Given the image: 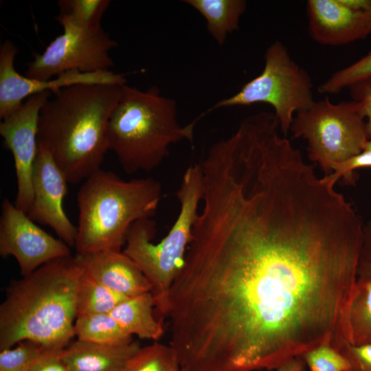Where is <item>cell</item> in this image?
Returning a JSON list of instances; mask_svg holds the SVG:
<instances>
[{"mask_svg":"<svg viewBox=\"0 0 371 371\" xmlns=\"http://www.w3.org/2000/svg\"><path fill=\"white\" fill-rule=\"evenodd\" d=\"M74 335L78 340L97 344L125 345L133 341V336L120 326L111 313L77 317Z\"/></svg>","mask_w":371,"mask_h":371,"instance_id":"cell-20","label":"cell"},{"mask_svg":"<svg viewBox=\"0 0 371 371\" xmlns=\"http://www.w3.org/2000/svg\"><path fill=\"white\" fill-rule=\"evenodd\" d=\"M205 19L211 36L220 45L227 36L238 29L240 19L246 10L244 0H185Z\"/></svg>","mask_w":371,"mask_h":371,"instance_id":"cell-18","label":"cell"},{"mask_svg":"<svg viewBox=\"0 0 371 371\" xmlns=\"http://www.w3.org/2000/svg\"><path fill=\"white\" fill-rule=\"evenodd\" d=\"M18 48L10 41L0 46V118L3 120L17 111L32 95L45 91L52 93L63 88L76 85L126 84L122 74L111 70L95 72L66 71L55 78L46 80H35L19 74L14 68V58Z\"/></svg>","mask_w":371,"mask_h":371,"instance_id":"cell-11","label":"cell"},{"mask_svg":"<svg viewBox=\"0 0 371 371\" xmlns=\"http://www.w3.org/2000/svg\"><path fill=\"white\" fill-rule=\"evenodd\" d=\"M357 278L371 279V219L363 227Z\"/></svg>","mask_w":371,"mask_h":371,"instance_id":"cell-30","label":"cell"},{"mask_svg":"<svg viewBox=\"0 0 371 371\" xmlns=\"http://www.w3.org/2000/svg\"><path fill=\"white\" fill-rule=\"evenodd\" d=\"M300 357L309 371H348L349 369L344 356L328 344L315 347Z\"/></svg>","mask_w":371,"mask_h":371,"instance_id":"cell-26","label":"cell"},{"mask_svg":"<svg viewBox=\"0 0 371 371\" xmlns=\"http://www.w3.org/2000/svg\"><path fill=\"white\" fill-rule=\"evenodd\" d=\"M52 92L28 98L14 113L2 120L0 135L12 154L16 176L14 205L25 213L32 203V177L38 153V125L41 109Z\"/></svg>","mask_w":371,"mask_h":371,"instance_id":"cell-12","label":"cell"},{"mask_svg":"<svg viewBox=\"0 0 371 371\" xmlns=\"http://www.w3.org/2000/svg\"><path fill=\"white\" fill-rule=\"evenodd\" d=\"M140 347L135 341L110 345L77 339L63 349L60 357L71 371H124Z\"/></svg>","mask_w":371,"mask_h":371,"instance_id":"cell-16","label":"cell"},{"mask_svg":"<svg viewBox=\"0 0 371 371\" xmlns=\"http://www.w3.org/2000/svg\"><path fill=\"white\" fill-rule=\"evenodd\" d=\"M273 371H306V366L301 357H297Z\"/></svg>","mask_w":371,"mask_h":371,"instance_id":"cell-32","label":"cell"},{"mask_svg":"<svg viewBox=\"0 0 371 371\" xmlns=\"http://www.w3.org/2000/svg\"><path fill=\"white\" fill-rule=\"evenodd\" d=\"M362 168H371V150H364L361 153L338 164L333 172L327 176L335 183H337L341 177L348 178V180L352 181L353 171Z\"/></svg>","mask_w":371,"mask_h":371,"instance_id":"cell-29","label":"cell"},{"mask_svg":"<svg viewBox=\"0 0 371 371\" xmlns=\"http://www.w3.org/2000/svg\"><path fill=\"white\" fill-rule=\"evenodd\" d=\"M161 198V184L153 178L126 181L113 172L97 170L78 192L77 254L122 251L131 226L152 218Z\"/></svg>","mask_w":371,"mask_h":371,"instance_id":"cell-5","label":"cell"},{"mask_svg":"<svg viewBox=\"0 0 371 371\" xmlns=\"http://www.w3.org/2000/svg\"><path fill=\"white\" fill-rule=\"evenodd\" d=\"M371 78V52L352 64L333 74L320 85L322 94H335L354 84Z\"/></svg>","mask_w":371,"mask_h":371,"instance_id":"cell-25","label":"cell"},{"mask_svg":"<svg viewBox=\"0 0 371 371\" xmlns=\"http://www.w3.org/2000/svg\"><path fill=\"white\" fill-rule=\"evenodd\" d=\"M67 181L49 150L38 142L32 177L33 200L27 215L34 222L52 227L69 246H74L75 227L63 207Z\"/></svg>","mask_w":371,"mask_h":371,"instance_id":"cell-14","label":"cell"},{"mask_svg":"<svg viewBox=\"0 0 371 371\" xmlns=\"http://www.w3.org/2000/svg\"><path fill=\"white\" fill-rule=\"evenodd\" d=\"M82 269L75 256L47 262L12 280L0 305V350L31 340L62 350L75 336L77 289Z\"/></svg>","mask_w":371,"mask_h":371,"instance_id":"cell-2","label":"cell"},{"mask_svg":"<svg viewBox=\"0 0 371 371\" xmlns=\"http://www.w3.org/2000/svg\"><path fill=\"white\" fill-rule=\"evenodd\" d=\"M308 27L317 43L346 45L371 34V0H308Z\"/></svg>","mask_w":371,"mask_h":371,"instance_id":"cell-13","label":"cell"},{"mask_svg":"<svg viewBox=\"0 0 371 371\" xmlns=\"http://www.w3.org/2000/svg\"><path fill=\"white\" fill-rule=\"evenodd\" d=\"M196 123L180 125L176 102L161 95L156 86L140 90L125 84L109 120L108 148L126 173L151 171L168 155L172 144L193 142Z\"/></svg>","mask_w":371,"mask_h":371,"instance_id":"cell-4","label":"cell"},{"mask_svg":"<svg viewBox=\"0 0 371 371\" xmlns=\"http://www.w3.org/2000/svg\"><path fill=\"white\" fill-rule=\"evenodd\" d=\"M0 255L14 257L22 276H27L42 265L70 256V249L40 228L14 203L4 199L0 218Z\"/></svg>","mask_w":371,"mask_h":371,"instance_id":"cell-10","label":"cell"},{"mask_svg":"<svg viewBox=\"0 0 371 371\" xmlns=\"http://www.w3.org/2000/svg\"><path fill=\"white\" fill-rule=\"evenodd\" d=\"M290 130L295 138L306 141L310 160L318 164L326 175L363 152L371 139L356 102L336 104L327 97L296 113Z\"/></svg>","mask_w":371,"mask_h":371,"instance_id":"cell-7","label":"cell"},{"mask_svg":"<svg viewBox=\"0 0 371 371\" xmlns=\"http://www.w3.org/2000/svg\"><path fill=\"white\" fill-rule=\"evenodd\" d=\"M339 352L348 362V371H371V344L360 346L347 344Z\"/></svg>","mask_w":371,"mask_h":371,"instance_id":"cell-27","label":"cell"},{"mask_svg":"<svg viewBox=\"0 0 371 371\" xmlns=\"http://www.w3.org/2000/svg\"><path fill=\"white\" fill-rule=\"evenodd\" d=\"M349 344H371V279L357 278L347 315Z\"/></svg>","mask_w":371,"mask_h":371,"instance_id":"cell-19","label":"cell"},{"mask_svg":"<svg viewBox=\"0 0 371 371\" xmlns=\"http://www.w3.org/2000/svg\"><path fill=\"white\" fill-rule=\"evenodd\" d=\"M352 100L359 104L366 119L368 135L371 139V78L357 82L348 88Z\"/></svg>","mask_w":371,"mask_h":371,"instance_id":"cell-28","label":"cell"},{"mask_svg":"<svg viewBox=\"0 0 371 371\" xmlns=\"http://www.w3.org/2000/svg\"><path fill=\"white\" fill-rule=\"evenodd\" d=\"M75 257L85 273L126 297L150 292L144 273L122 251L77 254Z\"/></svg>","mask_w":371,"mask_h":371,"instance_id":"cell-15","label":"cell"},{"mask_svg":"<svg viewBox=\"0 0 371 371\" xmlns=\"http://www.w3.org/2000/svg\"><path fill=\"white\" fill-rule=\"evenodd\" d=\"M262 71L235 94L223 99L198 118L225 107L269 104L274 110L280 132L285 136L296 113L313 102V83L307 71L291 57L286 47L276 41L267 49Z\"/></svg>","mask_w":371,"mask_h":371,"instance_id":"cell-8","label":"cell"},{"mask_svg":"<svg viewBox=\"0 0 371 371\" xmlns=\"http://www.w3.org/2000/svg\"><path fill=\"white\" fill-rule=\"evenodd\" d=\"M155 300L150 292L126 298L110 313L130 335L157 340L163 335L162 320L155 317Z\"/></svg>","mask_w":371,"mask_h":371,"instance_id":"cell-17","label":"cell"},{"mask_svg":"<svg viewBox=\"0 0 371 371\" xmlns=\"http://www.w3.org/2000/svg\"><path fill=\"white\" fill-rule=\"evenodd\" d=\"M202 194L201 171L195 163L189 166L182 176L177 191L180 210L168 233L155 243L156 223L152 218H146L135 222L127 234L122 251L148 280L155 309L163 317L168 315L170 289L184 264L192 240Z\"/></svg>","mask_w":371,"mask_h":371,"instance_id":"cell-6","label":"cell"},{"mask_svg":"<svg viewBox=\"0 0 371 371\" xmlns=\"http://www.w3.org/2000/svg\"><path fill=\"white\" fill-rule=\"evenodd\" d=\"M62 350L50 352L40 360L30 371H71L60 357Z\"/></svg>","mask_w":371,"mask_h":371,"instance_id":"cell-31","label":"cell"},{"mask_svg":"<svg viewBox=\"0 0 371 371\" xmlns=\"http://www.w3.org/2000/svg\"><path fill=\"white\" fill-rule=\"evenodd\" d=\"M63 28V33L27 64L25 77L46 80L71 70L95 72L108 71L114 66L109 52L117 43L102 27L93 30Z\"/></svg>","mask_w":371,"mask_h":371,"instance_id":"cell-9","label":"cell"},{"mask_svg":"<svg viewBox=\"0 0 371 371\" xmlns=\"http://www.w3.org/2000/svg\"><path fill=\"white\" fill-rule=\"evenodd\" d=\"M122 85H76L52 93L41 110L38 142L69 183L101 169L109 150L107 125Z\"/></svg>","mask_w":371,"mask_h":371,"instance_id":"cell-3","label":"cell"},{"mask_svg":"<svg viewBox=\"0 0 371 371\" xmlns=\"http://www.w3.org/2000/svg\"><path fill=\"white\" fill-rule=\"evenodd\" d=\"M335 186L308 164L270 160L232 168L205 192L178 297L225 371L273 370L349 344L363 224Z\"/></svg>","mask_w":371,"mask_h":371,"instance_id":"cell-1","label":"cell"},{"mask_svg":"<svg viewBox=\"0 0 371 371\" xmlns=\"http://www.w3.org/2000/svg\"><path fill=\"white\" fill-rule=\"evenodd\" d=\"M110 3L109 0H59V13L56 19L63 27L100 28L103 14Z\"/></svg>","mask_w":371,"mask_h":371,"instance_id":"cell-22","label":"cell"},{"mask_svg":"<svg viewBox=\"0 0 371 371\" xmlns=\"http://www.w3.org/2000/svg\"><path fill=\"white\" fill-rule=\"evenodd\" d=\"M124 371H181L174 349L160 343L140 347Z\"/></svg>","mask_w":371,"mask_h":371,"instance_id":"cell-23","label":"cell"},{"mask_svg":"<svg viewBox=\"0 0 371 371\" xmlns=\"http://www.w3.org/2000/svg\"><path fill=\"white\" fill-rule=\"evenodd\" d=\"M126 298L128 297L100 284L82 270L77 289V317L110 313Z\"/></svg>","mask_w":371,"mask_h":371,"instance_id":"cell-21","label":"cell"},{"mask_svg":"<svg viewBox=\"0 0 371 371\" xmlns=\"http://www.w3.org/2000/svg\"><path fill=\"white\" fill-rule=\"evenodd\" d=\"M365 150H371V139L368 142Z\"/></svg>","mask_w":371,"mask_h":371,"instance_id":"cell-33","label":"cell"},{"mask_svg":"<svg viewBox=\"0 0 371 371\" xmlns=\"http://www.w3.org/2000/svg\"><path fill=\"white\" fill-rule=\"evenodd\" d=\"M0 351V371H30L43 357L56 350L24 340Z\"/></svg>","mask_w":371,"mask_h":371,"instance_id":"cell-24","label":"cell"}]
</instances>
